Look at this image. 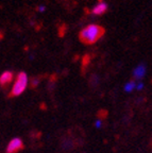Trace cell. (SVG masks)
Listing matches in <instances>:
<instances>
[{
	"instance_id": "obj_1",
	"label": "cell",
	"mask_w": 152,
	"mask_h": 153,
	"mask_svg": "<svg viewBox=\"0 0 152 153\" xmlns=\"http://www.w3.org/2000/svg\"><path fill=\"white\" fill-rule=\"evenodd\" d=\"M104 34V28H102L99 25H88V26L84 27L79 33V38L83 44L86 45H92L95 44L100 37H102Z\"/></svg>"
},
{
	"instance_id": "obj_7",
	"label": "cell",
	"mask_w": 152,
	"mask_h": 153,
	"mask_svg": "<svg viewBox=\"0 0 152 153\" xmlns=\"http://www.w3.org/2000/svg\"><path fill=\"white\" fill-rule=\"evenodd\" d=\"M136 86H137V85L135 84V82L132 80V81L128 82V83L124 85V91H132L134 88H135Z\"/></svg>"
},
{
	"instance_id": "obj_4",
	"label": "cell",
	"mask_w": 152,
	"mask_h": 153,
	"mask_svg": "<svg viewBox=\"0 0 152 153\" xmlns=\"http://www.w3.org/2000/svg\"><path fill=\"white\" fill-rule=\"evenodd\" d=\"M107 11V3L104 2L103 0H99V2L93 7L92 13L94 15H102Z\"/></svg>"
},
{
	"instance_id": "obj_5",
	"label": "cell",
	"mask_w": 152,
	"mask_h": 153,
	"mask_svg": "<svg viewBox=\"0 0 152 153\" xmlns=\"http://www.w3.org/2000/svg\"><path fill=\"white\" fill-rule=\"evenodd\" d=\"M13 76H14V74H13L12 71L2 72L1 76H0V84L3 86V85H5V84L11 83V82L13 81Z\"/></svg>"
},
{
	"instance_id": "obj_10",
	"label": "cell",
	"mask_w": 152,
	"mask_h": 153,
	"mask_svg": "<svg viewBox=\"0 0 152 153\" xmlns=\"http://www.w3.org/2000/svg\"><path fill=\"white\" fill-rule=\"evenodd\" d=\"M38 11L44 12V11H45V5H39V7H38Z\"/></svg>"
},
{
	"instance_id": "obj_3",
	"label": "cell",
	"mask_w": 152,
	"mask_h": 153,
	"mask_svg": "<svg viewBox=\"0 0 152 153\" xmlns=\"http://www.w3.org/2000/svg\"><path fill=\"white\" fill-rule=\"evenodd\" d=\"M24 149V143L20 138H13L7 148V153H17Z\"/></svg>"
},
{
	"instance_id": "obj_9",
	"label": "cell",
	"mask_w": 152,
	"mask_h": 153,
	"mask_svg": "<svg viewBox=\"0 0 152 153\" xmlns=\"http://www.w3.org/2000/svg\"><path fill=\"white\" fill-rule=\"evenodd\" d=\"M144 87V84H143V82H139V83L137 84V86H136V88L137 89H142Z\"/></svg>"
},
{
	"instance_id": "obj_6",
	"label": "cell",
	"mask_w": 152,
	"mask_h": 153,
	"mask_svg": "<svg viewBox=\"0 0 152 153\" xmlns=\"http://www.w3.org/2000/svg\"><path fill=\"white\" fill-rule=\"evenodd\" d=\"M146 74V66L145 64H139L133 71V76L135 79H142Z\"/></svg>"
},
{
	"instance_id": "obj_8",
	"label": "cell",
	"mask_w": 152,
	"mask_h": 153,
	"mask_svg": "<svg viewBox=\"0 0 152 153\" xmlns=\"http://www.w3.org/2000/svg\"><path fill=\"white\" fill-rule=\"evenodd\" d=\"M38 81H39V79L38 78H33V79L31 80V86H36L37 85V83H38Z\"/></svg>"
},
{
	"instance_id": "obj_11",
	"label": "cell",
	"mask_w": 152,
	"mask_h": 153,
	"mask_svg": "<svg viewBox=\"0 0 152 153\" xmlns=\"http://www.w3.org/2000/svg\"><path fill=\"white\" fill-rule=\"evenodd\" d=\"M101 124H102V123H101V121H97V122H96V127L100 128V127H101Z\"/></svg>"
},
{
	"instance_id": "obj_2",
	"label": "cell",
	"mask_w": 152,
	"mask_h": 153,
	"mask_svg": "<svg viewBox=\"0 0 152 153\" xmlns=\"http://www.w3.org/2000/svg\"><path fill=\"white\" fill-rule=\"evenodd\" d=\"M27 84H28L27 74L25 72H19L16 78V81H15L14 85H13V88L11 91L10 96L11 97H16V96H19L22 93H24V91L27 87Z\"/></svg>"
}]
</instances>
